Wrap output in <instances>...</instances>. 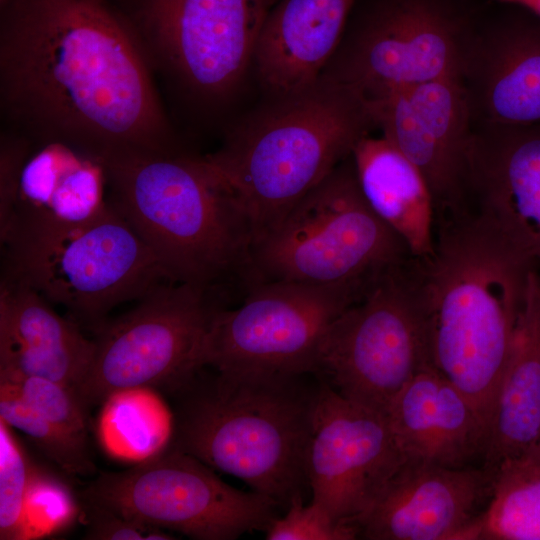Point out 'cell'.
<instances>
[{"instance_id":"cell-1","label":"cell","mask_w":540,"mask_h":540,"mask_svg":"<svg viewBox=\"0 0 540 540\" xmlns=\"http://www.w3.org/2000/svg\"><path fill=\"white\" fill-rule=\"evenodd\" d=\"M0 5V103L12 133L97 154L174 151L151 63L123 12L108 0Z\"/></svg>"},{"instance_id":"cell-2","label":"cell","mask_w":540,"mask_h":540,"mask_svg":"<svg viewBox=\"0 0 540 540\" xmlns=\"http://www.w3.org/2000/svg\"><path fill=\"white\" fill-rule=\"evenodd\" d=\"M534 267L467 209L436 218L432 252L407 265L431 364L467 397L488 429Z\"/></svg>"},{"instance_id":"cell-3","label":"cell","mask_w":540,"mask_h":540,"mask_svg":"<svg viewBox=\"0 0 540 540\" xmlns=\"http://www.w3.org/2000/svg\"><path fill=\"white\" fill-rule=\"evenodd\" d=\"M99 155L110 204L153 251L170 282L211 297L230 285L246 296L257 284L252 222L204 156L138 149Z\"/></svg>"},{"instance_id":"cell-4","label":"cell","mask_w":540,"mask_h":540,"mask_svg":"<svg viewBox=\"0 0 540 540\" xmlns=\"http://www.w3.org/2000/svg\"><path fill=\"white\" fill-rule=\"evenodd\" d=\"M307 375L215 371L198 387L192 377L181 387L189 393L172 445L287 509L309 488L307 451L321 381Z\"/></svg>"},{"instance_id":"cell-5","label":"cell","mask_w":540,"mask_h":540,"mask_svg":"<svg viewBox=\"0 0 540 540\" xmlns=\"http://www.w3.org/2000/svg\"><path fill=\"white\" fill-rule=\"evenodd\" d=\"M373 128L362 95L320 78L302 92L272 99L204 157L247 212L256 241L350 157Z\"/></svg>"},{"instance_id":"cell-6","label":"cell","mask_w":540,"mask_h":540,"mask_svg":"<svg viewBox=\"0 0 540 540\" xmlns=\"http://www.w3.org/2000/svg\"><path fill=\"white\" fill-rule=\"evenodd\" d=\"M411 257L363 196L352 155L256 240L252 252L258 284L343 286L361 295Z\"/></svg>"},{"instance_id":"cell-7","label":"cell","mask_w":540,"mask_h":540,"mask_svg":"<svg viewBox=\"0 0 540 540\" xmlns=\"http://www.w3.org/2000/svg\"><path fill=\"white\" fill-rule=\"evenodd\" d=\"M487 0H362L320 78L367 102L456 77L460 53Z\"/></svg>"},{"instance_id":"cell-8","label":"cell","mask_w":540,"mask_h":540,"mask_svg":"<svg viewBox=\"0 0 540 540\" xmlns=\"http://www.w3.org/2000/svg\"><path fill=\"white\" fill-rule=\"evenodd\" d=\"M3 246L5 271L93 329L113 307L170 282L153 251L111 204L87 224Z\"/></svg>"},{"instance_id":"cell-9","label":"cell","mask_w":540,"mask_h":540,"mask_svg":"<svg viewBox=\"0 0 540 540\" xmlns=\"http://www.w3.org/2000/svg\"><path fill=\"white\" fill-rule=\"evenodd\" d=\"M409 260L382 274L329 325L316 359L314 375L320 381L385 416L403 387L432 365Z\"/></svg>"},{"instance_id":"cell-10","label":"cell","mask_w":540,"mask_h":540,"mask_svg":"<svg viewBox=\"0 0 540 540\" xmlns=\"http://www.w3.org/2000/svg\"><path fill=\"white\" fill-rule=\"evenodd\" d=\"M82 497L86 504L197 540H233L266 531L280 508L265 495L228 485L172 444L128 470L101 474Z\"/></svg>"},{"instance_id":"cell-11","label":"cell","mask_w":540,"mask_h":540,"mask_svg":"<svg viewBox=\"0 0 540 540\" xmlns=\"http://www.w3.org/2000/svg\"><path fill=\"white\" fill-rule=\"evenodd\" d=\"M131 311L94 330L95 351L78 398L87 409L121 390L180 389L202 367L204 339L220 308L204 290L164 282Z\"/></svg>"},{"instance_id":"cell-12","label":"cell","mask_w":540,"mask_h":540,"mask_svg":"<svg viewBox=\"0 0 540 540\" xmlns=\"http://www.w3.org/2000/svg\"><path fill=\"white\" fill-rule=\"evenodd\" d=\"M361 297L343 286L259 283L238 307L214 312L201 367L223 373L314 375L329 325Z\"/></svg>"},{"instance_id":"cell-13","label":"cell","mask_w":540,"mask_h":540,"mask_svg":"<svg viewBox=\"0 0 540 540\" xmlns=\"http://www.w3.org/2000/svg\"><path fill=\"white\" fill-rule=\"evenodd\" d=\"M277 0H131L126 15L151 63L206 102L228 98L254 60Z\"/></svg>"},{"instance_id":"cell-14","label":"cell","mask_w":540,"mask_h":540,"mask_svg":"<svg viewBox=\"0 0 540 540\" xmlns=\"http://www.w3.org/2000/svg\"><path fill=\"white\" fill-rule=\"evenodd\" d=\"M403 463L387 417L321 381L307 451L311 501L353 526Z\"/></svg>"},{"instance_id":"cell-15","label":"cell","mask_w":540,"mask_h":540,"mask_svg":"<svg viewBox=\"0 0 540 540\" xmlns=\"http://www.w3.org/2000/svg\"><path fill=\"white\" fill-rule=\"evenodd\" d=\"M473 126L540 123V17L487 0L455 77Z\"/></svg>"},{"instance_id":"cell-16","label":"cell","mask_w":540,"mask_h":540,"mask_svg":"<svg viewBox=\"0 0 540 540\" xmlns=\"http://www.w3.org/2000/svg\"><path fill=\"white\" fill-rule=\"evenodd\" d=\"M367 103L375 127L424 177L436 218L466 209L473 125L457 79L428 81Z\"/></svg>"},{"instance_id":"cell-17","label":"cell","mask_w":540,"mask_h":540,"mask_svg":"<svg viewBox=\"0 0 540 540\" xmlns=\"http://www.w3.org/2000/svg\"><path fill=\"white\" fill-rule=\"evenodd\" d=\"M100 155L63 140L29 141L0 193L1 244L87 224L110 207Z\"/></svg>"},{"instance_id":"cell-18","label":"cell","mask_w":540,"mask_h":540,"mask_svg":"<svg viewBox=\"0 0 540 540\" xmlns=\"http://www.w3.org/2000/svg\"><path fill=\"white\" fill-rule=\"evenodd\" d=\"M495 470L404 462L353 523L368 540H461L486 507Z\"/></svg>"},{"instance_id":"cell-19","label":"cell","mask_w":540,"mask_h":540,"mask_svg":"<svg viewBox=\"0 0 540 540\" xmlns=\"http://www.w3.org/2000/svg\"><path fill=\"white\" fill-rule=\"evenodd\" d=\"M466 207L528 262H540V123L473 126Z\"/></svg>"},{"instance_id":"cell-20","label":"cell","mask_w":540,"mask_h":540,"mask_svg":"<svg viewBox=\"0 0 540 540\" xmlns=\"http://www.w3.org/2000/svg\"><path fill=\"white\" fill-rule=\"evenodd\" d=\"M386 417L404 462L461 468L483 460L487 425L467 397L432 365L403 387Z\"/></svg>"},{"instance_id":"cell-21","label":"cell","mask_w":540,"mask_h":540,"mask_svg":"<svg viewBox=\"0 0 540 540\" xmlns=\"http://www.w3.org/2000/svg\"><path fill=\"white\" fill-rule=\"evenodd\" d=\"M94 351V340L86 338L74 320L61 317L31 285L5 271L0 286V367L52 380L78 397Z\"/></svg>"},{"instance_id":"cell-22","label":"cell","mask_w":540,"mask_h":540,"mask_svg":"<svg viewBox=\"0 0 540 540\" xmlns=\"http://www.w3.org/2000/svg\"><path fill=\"white\" fill-rule=\"evenodd\" d=\"M357 0H280L262 26L254 64L274 98L317 83L336 52Z\"/></svg>"},{"instance_id":"cell-23","label":"cell","mask_w":540,"mask_h":540,"mask_svg":"<svg viewBox=\"0 0 540 540\" xmlns=\"http://www.w3.org/2000/svg\"><path fill=\"white\" fill-rule=\"evenodd\" d=\"M540 445V275H527L523 301L489 426L483 465L495 470L504 460Z\"/></svg>"},{"instance_id":"cell-24","label":"cell","mask_w":540,"mask_h":540,"mask_svg":"<svg viewBox=\"0 0 540 540\" xmlns=\"http://www.w3.org/2000/svg\"><path fill=\"white\" fill-rule=\"evenodd\" d=\"M352 160L363 196L376 215L395 231L412 257L433 250L436 211L418 168L386 138L363 137Z\"/></svg>"},{"instance_id":"cell-25","label":"cell","mask_w":540,"mask_h":540,"mask_svg":"<svg viewBox=\"0 0 540 540\" xmlns=\"http://www.w3.org/2000/svg\"><path fill=\"white\" fill-rule=\"evenodd\" d=\"M461 540H540V445L495 468L488 503Z\"/></svg>"},{"instance_id":"cell-26","label":"cell","mask_w":540,"mask_h":540,"mask_svg":"<svg viewBox=\"0 0 540 540\" xmlns=\"http://www.w3.org/2000/svg\"><path fill=\"white\" fill-rule=\"evenodd\" d=\"M174 424L163 401L149 387L108 396L98 422V437L116 459L140 463L168 447Z\"/></svg>"},{"instance_id":"cell-27","label":"cell","mask_w":540,"mask_h":540,"mask_svg":"<svg viewBox=\"0 0 540 540\" xmlns=\"http://www.w3.org/2000/svg\"><path fill=\"white\" fill-rule=\"evenodd\" d=\"M0 418L26 434L64 472L85 475L94 465L86 443L79 441L30 407L9 386L0 383Z\"/></svg>"},{"instance_id":"cell-28","label":"cell","mask_w":540,"mask_h":540,"mask_svg":"<svg viewBox=\"0 0 540 540\" xmlns=\"http://www.w3.org/2000/svg\"><path fill=\"white\" fill-rule=\"evenodd\" d=\"M0 383L9 386L30 407L74 438L87 444L86 408L74 392L49 379L0 367Z\"/></svg>"},{"instance_id":"cell-29","label":"cell","mask_w":540,"mask_h":540,"mask_svg":"<svg viewBox=\"0 0 540 540\" xmlns=\"http://www.w3.org/2000/svg\"><path fill=\"white\" fill-rule=\"evenodd\" d=\"M33 463L0 418V539H26L25 502Z\"/></svg>"},{"instance_id":"cell-30","label":"cell","mask_w":540,"mask_h":540,"mask_svg":"<svg viewBox=\"0 0 540 540\" xmlns=\"http://www.w3.org/2000/svg\"><path fill=\"white\" fill-rule=\"evenodd\" d=\"M78 514L79 506L68 485L33 464L25 502L26 539L66 529Z\"/></svg>"},{"instance_id":"cell-31","label":"cell","mask_w":540,"mask_h":540,"mask_svg":"<svg viewBox=\"0 0 540 540\" xmlns=\"http://www.w3.org/2000/svg\"><path fill=\"white\" fill-rule=\"evenodd\" d=\"M267 540H352L357 532L351 525L336 522L321 505L294 500L283 517L266 529Z\"/></svg>"},{"instance_id":"cell-32","label":"cell","mask_w":540,"mask_h":540,"mask_svg":"<svg viewBox=\"0 0 540 540\" xmlns=\"http://www.w3.org/2000/svg\"><path fill=\"white\" fill-rule=\"evenodd\" d=\"M89 520L85 539L150 540L175 539L162 529L127 519L110 510L88 504Z\"/></svg>"},{"instance_id":"cell-33","label":"cell","mask_w":540,"mask_h":540,"mask_svg":"<svg viewBox=\"0 0 540 540\" xmlns=\"http://www.w3.org/2000/svg\"><path fill=\"white\" fill-rule=\"evenodd\" d=\"M492 1L515 5L540 17V0H492Z\"/></svg>"},{"instance_id":"cell-34","label":"cell","mask_w":540,"mask_h":540,"mask_svg":"<svg viewBox=\"0 0 540 540\" xmlns=\"http://www.w3.org/2000/svg\"><path fill=\"white\" fill-rule=\"evenodd\" d=\"M5 0H0V4L3 3Z\"/></svg>"}]
</instances>
